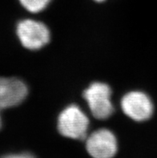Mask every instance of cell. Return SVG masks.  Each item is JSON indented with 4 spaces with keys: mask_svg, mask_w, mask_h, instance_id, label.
Returning a JSON list of instances; mask_svg holds the SVG:
<instances>
[{
    "mask_svg": "<svg viewBox=\"0 0 157 158\" xmlns=\"http://www.w3.org/2000/svg\"><path fill=\"white\" fill-rule=\"evenodd\" d=\"M16 35L23 46L31 51L40 50L51 40V31L48 27L32 19L20 20L16 26Z\"/></svg>",
    "mask_w": 157,
    "mask_h": 158,
    "instance_id": "3",
    "label": "cell"
},
{
    "mask_svg": "<svg viewBox=\"0 0 157 158\" xmlns=\"http://www.w3.org/2000/svg\"><path fill=\"white\" fill-rule=\"evenodd\" d=\"M21 6L28 12L37 14L49 6L52 0H19Z\"/></svg>",
    "mask_w": 157,
    "mask_h": 158,
    "instance_id": "7",
    "label": "cell"
},
{
    "mask_svg": "<svg viewBox=\"0 0 157 158\" xmlns=\"http://www.w3.org/2000/svg\"><path fill=\"white\" fill-rule=\"evenodd\" d=\"M111 87L104 82H93L86 88L83 97L92 116L97 120H107L112 116L115 107L111 100Z\"/></svg>",
    "mask_w": 157,
    "mask_h": 158,
    "instance_id": "2",
    "label": "cell"
},
{
    "mask_svg": "<svg viewBox=\"0 0 157 158\" xmlns=\"http://www.w3.org/2000/svg\"><path fill=\"white\" fill-rule=\"evenodd\" d=\"M28 95L27 84L14 77H0V112L22 104Z\"/></svg>",
    "mask_w": 157,
    "mask_h": 158,
    "instance_id": "6",
    "label": "cell"
},
{
    "mask_svg": "<svg viewBox=\"0 0 157 158\" xmlns=\"http://www.w3.org/2000/svg\"><path fill=\"white\" fill-rule=\"evenodd\" d=\"M90 121L88 116L76 104H70L61 111L57 119V129L64 137L84 140L88 136Z\"/></svg>",
    "mask_w": 157,
    "mask_h": 158,
    "instance_id": "1",
    "label": "cell"
},
{
    "mask_svg": "<svg viewBox=\"0 0 157 158\" xmlns=\"http://www.w3.org/2000/svg\"><path fill=\"white\" fill-rule=\"evenodd\" d=\"M0 158H36L31 153L28 152H23V153H16V154H9L3 156Z\"/></svg>",
    "mask_w": 157,
    "mask_h": 158,
    "instance_id": "8",
    "label": "cell"
},
{
    "mask_svg": "<svg viewBox=\"0 0 157 158\" xmlns=\"http://www.w3.org/2000/svg\"><path fill=\"white\" fill-rule=\"evenodd\" d=\"M86 148L93 158H113L117 153L116 136L107 128H100L86 138Z\"/></svg>",
    "mask_w": 157,
    "mask_h": 158,
    "instance_id": "5",
    "label": "cell"
},
{
    "mask_svg": "<svg viewBox=\"0 0 157 158\" xmlns=\"http://www.w3.org/2000/svg\"><path fill=\"white\" fill-rule=\"evenodd\" d=\"M120 108L123 114L136 122L149 120L154 112V105L150 96L139 90L130 91L120 100Z\"/></svg>",
    "mask_w": 157,
    "mask_h": 158,
    "instance_id": "4",
    "label": "cell"
},
{
    "mask_svg": "<svg viewBox=\"0 0 157 158\" xmlns=\"http://www.w3.org/2000/svg\"><path fill=\"white\" fill-rule=\"evenodd\" d=\"M94 1L96 2H104V1H106V0H94Z\"/></svg>",
    "mask_w": 157,
    "mask_h": 158,
    "instance_id": "9",
    "label": "cell"
}]
</instances>
